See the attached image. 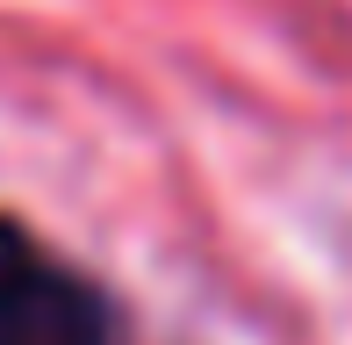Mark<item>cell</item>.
Here are the masks:
<instances>
[{"label":"cell","instance_id":"cell-2","mask_svg":"<svg viewBox=\"0 0 352 345\" xmlns=\"http://www.w3.org/2000/svg\"><path fill=\"white\" fill-rule=\"evenodd\" d=\"M43 274H51V259L36 252V238H29L14 216H0V309H14Z\"/></svg>","mask_w":352,"mask_h":345},{"label":"cell","instance_id":"cell-1","mask_svg":"<svg viewBox=\"0 0 352 345\" xmlns=\"http://www.w3.org/2000/svg\"><path fill=\"white\" fill-rule=\"evenodd\" d=\"M0 345H116V317L101 288L51 266L14 309H0Z\"/></svg>","mask_w":352,"mask_h":345}]
</instances>
